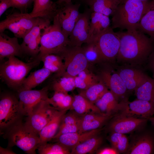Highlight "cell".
Returning a JSON list of instances; mask_svg holds the SVG:
<instances>
[{
	"label": "cell",
	"mask_w": 154,
	"mask_h": 154,
	"mask_svg": "<svg viewBox=\"0 0 154 154\" xmlns=\"http://www.w3.org/2000/svg\"><path fill=\"white\" fill-rule=\"evenodd\" d=\"M120 40L116 64L144 67L154 50V41L137 30L116 33Z\"/></svg>",
	"instance_id": "6da1fadb"
},
{
	"label": "cell",
	"mask_w": 154,
	"mask_h": 154,
	"mask_svg": "<svg viewBox=\"0 0 154 154\" xmlns=\"http://www.w3.org/2000/svg\"><path fill=\"white\" fill-rule=\"evenodd\" d=\"M149 1L124 0L112 15V26L113 29L134 32L147 11Z\"/></svg>",
	"instance_id": "7a4b0ae2"
},
{
	"label": "cell",
	"mask_w": 154,
	"mask_h": 154,
	"mask_svg": "<svg viewBox=\"0 0 154 154\" xmlns=\"http://www.w3.org/2000/svg\"><path fill=\"white\" fill-rule=\"evenodd\" d=\"M7 60L1 62L0 76L8 86L19 90L30 71L38 66L41 61L36 58L27 63L15 56H11Z\"/></svg>",
	"instance_id": "3957f363"
},
{
	"label": "cell",
	"mask_w": 154,
	"mask_h": 154,
	"mask_svg": "<svg viewBox=\"0 0 154 154\" xmlns=\"http://www.w3.org/2000/svg\"><path fill=\"white\" fill-rule=\"evenodd\" d=\"M69 42L68 38L62 31L57 14L53 21L52 24L43 30L40 52L35 58L40 60V59L42 56L47 54L60 55L68 45Z\"/></svg>",
	"instance_id": "277c9868"
},
{
	"label": "cell",
	"mask_w": 154,
	"mask_h": 154,
	"mask_svg": "<svg viewBox=\"0 0 154 154\" xmlns=\"http://www.w3.org/2000/svg\"><path fill=\"white\" fill-rule=\"evenodd\" d=\"M4 132L3 137L8 141V147L15 146L27 154H36L40 143L39 135L27 126L22 120Z\"/></svg>",
	"instance_id": "5b68a950"
},
{
	"label": "cell",
	"mask_w": 154,
	"mask_h": 154,
	"mask_svg": "<svg viewBox=\"0 0 154 154\" xmlns=\"http://www.w3.org/2000/svg\"><path fill=\"white\" fill-rule=\"evenodd\" d=\"M19 99L12 94H2L0 98V132L5 131L24 116Z\"/></svg>",
	"instance_id": "8992f818"
},
{
	"label": "cell",
	"mask_w": 154,
	"mask_h": 154,
	"mask_svg": "<svg viewBox=\"0 0 154 154\" xmlns=\"http://www.w3.org/2000/svg\"><path fill=\"white\" fill-rule=\"evenodd\" d=\"M102 66L98 75L119 102L128 100L130 93L127 90L114 64L106 62L100 63Z\"/></svg>",
	"instance_id": "52a82bcc"
},
{
	"label": "cell",
	"mask_w": 154,
	"mask_h": 154,
	"mask_svg": "<svg viewBox=\"0 0 154 154\" xmlns=\"http://www.w3.org/2000/svg\"><path fill=\"white\" fill-rule=\"evenodd\" d=\"M40 17H34L29 13H14L8 15L0 23V33L8 29L15 37L23 38L38 22Z\"/></svg>",
	"instance_id": "ba28073f"
},
{
	"label": "cell",
	"mask_w": 154,
	"mask_h": 154,
	"mask_svg": "<svg viewBox=\"0 0 154 154\" xmlns=\"http://www.w3.org/2000/svg\"><path fill=\"white\" fill-rule=\"evenodd\" d=\"M104 62L116 63L120 46L119 39L111 27L97 37L94 40Z\"/></svg>",
	"instance_id": "9c48e42d"
},
{
	"label": "cell",
	"mask_w": 154,
	"mask_h": 154,
	"mask_svg": "<svg viewBox=\"0 0 154 154\" xmlns=\"http://www.w3.org/2000/svg\"><path fill=\"white\" fill-rule=\"evenodd\" d=\"M60 55L62 57L64 64V72L61 76L75 77L87 68L89 64L81 46L68 45Z\"/></svg>",
	"instance_id": "30bf717a"
},
{
	"label": "cell",
	"mask_w": 154,
	"mask_h": 154,
	"mask_svg": "<svg viewBox=\"0 0 154 154\" xmlns=\"http://www.w3.org/2000/svg\"><path fill=\"white\" fill-rule=\"evenodd\" d=\"M47 99L42 100L35 106L24 123L27 126L38 135L57 110L50 104Z\"/></svg>",
	"instance_id": "8fae6325"
},
{
	"label": "cell",
	"mask_w": 154,
	"mask_h": 154,
	"mask_svg": "<svg viewBox=\"0 0 154 154\" xmlns=\"http://www.w3.org/2000/svg\"><path fill=\"white\" fill-rule=\"evenodd\" d=\"M50 21L40 18L38 22L22 38L21 46L24 54L35 58L40 51V41L43 30L50 25Z\"/></svg>",
	"instance_id": "7c38bea8"
},
{
	"label": "cell",
	"mask_w": 154,
	"mask_h": 154,
	"mask_svg": "<svg viewBox=\"0 0 154 154\" xmlns=\"http://www.w3.org/2000/svg\"><path fill=\"white\" fill-rule=\"evenodd\" d=\"M114 66L130 93L141 85L149 76L142 67L116 63Z\"/></svg>",
	"instance_id": "4fadbf2b"
},
{
	"label": "cell",
	"mask_w": 154,
	"mask_h": 154,
	"mask_svg": "<svg viewBox=\"0 0 154 154\" xmlns=\"http://www.w3.org/2000/svg\"><path fill=\"white\" fill-rule=\"evenodd\" d=\"M119 102L117 115L148 119L154 114V106L149 102L136 99L132 102L127 100Z\"/></svg>",
	"instance_id": "5bb4252c"
},
{
	"label": "cell",
	"mask_w": 154,
	"mask_h": 154,
	"mask_svg": "<svg viewBox=\"0 0 154 154\" xmlns=\"http://www.w3.org/2000/svg\"><path fill=\"white\" fill-rule=\"evenodd\" d=\"M91 13L89 10L80 13L68 37L69 46L81 47L83 44L90 42L89 33Z\"/></svg>",
	"instance_id": "9a60e30c"
},
{
	"label": "cell",
	"mask_w": 154,
	"mask_h": 154,
	"mask_svg": "<svg viewBox=\"0 0 154 154\" xmlns=\"http://www.w3.org/2000/svg\"><path fill=\"white\" fill-rule=\"evenodd\" d=\"M48 86L38 90H19L18 97L24 116H29L35 106L41 101L48 98Z\"/></svg>",
	"instance_id": "2e32d148"
},
{
	"label": "cell",
	"mask_w": 154,
	"mask_h": 154,
	"mask_svg": "<svg viewBox=\"0 0 154 154\" xmlns=\"http://www.w3.org/2000/svg\"><path fill=\"white\" fill-rule=\"evenodd\" d=\"M60 4L58 20L64 33L68 38L80 15V4L72 2Z\"/></svg>",
	"instance_id": "e0dca14e"
},
{
	"label": "cell",
	"mask_w": 154,
	"mask_h": 154,
	"mask_svg": "<svg viewBox=\"0 0 154 154\" xmlns=\"http://www.w3.org/2000/svg\"><path fill=\"white\" fill-rule=\"evenodd\" d=\"M148 119L116 115L109 127L111 132L124 134L139 129L145 125Z\"/></svg>",
	"instance_id": "ac0fdd59"
},
{
	"label": "cell",
	"mask_w": 154,
	"mask_h": 154,
	"mask_svg": "<svg viewBox=\"0 0 154 154\" xmlns=\"http://www.w3.org/2000/svg\"><path fill=\"white\" fill-rule=\"evenodd\" d=\"M33 7L29 13L32 17L52 21L58 13L60 5L51 0H34Z\"/></svg>",
	"instance_id": "d6986e66"
},
{
	"label": "cell",
	"mask_w": 154,
	"mask_h": 154,
	"mask_svg": "<svg viewBox=\"0 0 154 154\" xmlns=\"http://www.w3.org/2000/svg\"><path fill=\"white\" fill-rule=\"evenodd\" d=\"M24 54L18 38L11 37L3 32L0 33V60L11 56L21 57Z\"/></svg>",
	"instance_id": "ffe728a7"
},
{
	"label": "cell",
	"mask_w": 154,
	"mask_h": 154,
	"mask_svg": "<svg viewBox=\"0 0 154 154\" xmlns=\"http://www.w3.org/2000/svg\"><path fill=\"white\" fill-rule=\"evenodd\" d=\"M102 129H96L82 132H78L63 134L53 139L71 150L76 146L88 139L100 134Z\"/></svg>",
	"instance_id": "44dd1931"
},
{
	"label": "cell",
	"mask_w": 154,
	"mask_h": 154,
	"mask_svg": "<svg viewBox=\"0 0 154 154\" xmlns=\"http://www.w3.org/2000/svg\"><path fill=\"white\" fill-rule=\"evenodd\" d=\"M68 110H57L56 111L50 121L39 133V145L47 143L53 139L58 132L63 116Z\"/></svg>",
	"instance_id": "7402d4cb"
},
{
	"label": "cell",
	"mask_w": 154,
	"mask_h": 154,
	"mask_svg": "<svg viewBox=\"0 0 154 154\" xmlns=\"http://www.w3.org/2000/svg\"><path fill=\"white\" fill-rule=\"evenodd\" d=\"M113 116L97 113H90L80 116L79 130L82 133L100 128Z\"/></svg>",
	"instance_id": "603a6c76"
},
{
	"label": "cell",
	"mask_w": 154,
	"mask_h": 154,
	"mask_svg": "<svg viewBox=\"0 0 154 154\" xmlns=\"http://www.w3.org/2000/svg\"><path fill=\"white\" fill-rule=\"evenodd\" d=\"M154 151V139L148 134L140 135L129 144L126 152L129 154H151Z\"/></svg>",
	"instance_id": "cb8c5ba5"
},
{
	"label": "cell",
	"mask_w": 154,
	"mask_h": 154,
	"mask_svg": "<svg viewBox=\"0 0 154 154\" xmlns=\"http://www.w3.org/2000/svg\"><path fill=\"white\" fill-rule=\"evenodd\" d=\"M109 17L100 13L91 12L89 33L90 42L110 27Z\"/></svg>",
	"instance_id": "d4e9b609"
},
{
	"label": "cell",
	"mask_w": 154,
	"mask_h": 154,
	"mask_svg": "<svg viewBox=\"0 0 154 154\" xmlns=\"http://www.w3.org/2000/svg\"><path fill=\"white\" fill-rule=\"evenodd\" d=\"M104 114L113 116L119 110V102L110 91L108 90L95 103Z\"/></svg>",
	"instance_id": "484cf974"
},
{
	"label": "cell",
	"mask_w": 154,
	"mask_h": 154,
	"mask_svg": "<svg viewBox=\"0 0 154 154\" xmlns=\"http://www.w3.org/2000/svg\"><path fill=\"white\" fill-rule=\"evenodd\" d=\"M73 100L70 110L81 116L90 113L103 114L96 105L79 94L73 96ZM105 115V114H104Z\"/></svg>",
	"instance_id": "4316f807"
},
{
	"label": "cell",
	"mask_w": 154,
	"mask_h": 154,
	"mask_svg": "<svg viewBox=\"0 0 154 154\" xmlns=\"http://www.w3.org/2000/svg\"><path fill=\"white\" fill-rule=\"evenodd\" d=\"M137 30L147 35L154 41V0L148 1L147 11L138 24Z\"/></svg>",
	"instance_id": "83f0119b"
},
{
	"label": "cell",
	"mask_w": 154,
	"mask_h": 154,
	"mask_svg": "<svg viewBox=\"0 0 154 154\" xmlns=\"http://www.w3.org/2000/svg\"><path fill=\"white\" fill-rule=\"evenodd\" d=\"M122 2V0H91L87 3L91 12L112 15Z\"/></svg>",
	"instance_id": "f1b7e54d"
},
{
	"label": "cell",
	"mask_w": 154,
	"mask_h": 154,
	"mask_svg": "<svg viewBox=\"0 0 154 154\" xmlns=\"http://www.w3.org/2000/svg\"><path fill=\"white\" fill-rule=\"evenodd\" d=\"M52 73L49 70L43 67L31 72L25 79L19 90L32 89L43 82L50 76Z\"/></svg>",
	"instance_id": "f546056e"
},
{
	"label": "cell",
	"mask_w": 154,
	"mask_h": 154,
	"mask_svg": "<svg viewBox=\"0 0 154 154\" xmlns=\"http://www.w3.org/2000/svg\"><path fill=\"white\" fill-rule=\"evenodd\" d=\"M43 64V67L52 73L55 74V78L62 75L64 72V64L62 56L54 54H48L42 56L40 59Z\"/></svg>",
	"instance_id": "4dcf8cb0"
},
{
	"label": "cell",
	"mask_w": 154,
	"mask_h": 154,
	"mask_svg": "<svg viewBox=\"0 0 154 154\" xmlns=\"http://www.w3.org/2000/svg\"><path fill=\"white\" fill-rule=\"evenodd\" d=\"M102 137L98 135L91 137L73 148L70 152L72 154L93 153L96 151L103 142Z\"/></svg>",
	"instance_id": "1f68e13d"
},
{
	"label": "cell",
	"mask_w": 154,
	"mask_h": 154,
	"mask_svg": "<svg viewBox=\"0 0 154 154\" xmlns=\"http://www.w3.org/2000/svg\"><path fill=\"white\" fill-rule=\"evenodd\" d=\"M134 92L137 99L148 101L154 106V78L149 76Z\"/></svg>",
	"instance_id": "d6a6232c"
},
{
	"label": "cell",
	"mask_w": 154,
	"mask_h": 154,
	"mask_svg": "<svg viewBox=\"0 0 154 154\" xmlns=\"http://www.w3.org/2000/svg\"><path fill=\"white\" fill-rule=\"evenodd\" d=\"M73 100V96L60 92H54L52 97L47 100L52 106L58 111L70 110Z\"/></svg>",
	"instance_id": "836d02e7"
},
{
	"label": "cell",
	"mask_w": 154,
	"mask_h": 154,
	"mask_svg": "<svg viewBox=\"0 0 154 154\" xmlns=\"http://www.w3.org/2000/svg\"><path fill=\"white\" fill-rule=\"evenodd\" d=\"M108 90V88L100 80L87 89L81 90L79 94L91 102L95 103Z\"/></svg>",
	"instance_id": "e575fe53"
},
{
	"label": "cell",
	"mask_w": 154,
	"mask_h": 154,
	"mask_svg": "<svg viewBox=\"0 0 154 154\" xmlns=\"http://www.w3.org/2000/svg\"><path fill=\"white\" fill-rule=\"evenodd\" d=\"M100 80L98 76L90 72L87 68L82 71L74 77L76 88L85 90Z\"/></svg>",
	"instance_id": "d590c367"
},
{
	"label": "cell",
	"mask_w": 154,
	"mask_h": 154,
	"mask_svg": "<svg viewBox=\"0 0 154 154\" xmlns=\"http://www.w3.org/2000/svg\"><path fill=\"white\" fill-rule=\"evenodd\" d=\"M52 86L54 92L68 93L76 88L74 77L64 75L55 78Z\"/></svg>",
	"instance_id": "8d00e7d4"
},
{
	"label": "cell",
	"mask_w": 154,
	"mask_h": 154,
	"mask_svg": "<svg viewBox=\"0 0 154 154\" xmlns=\"http://www.w3.org/2000/svg\"><path fill=\"white\" fill-rule=\"evenodd\" d=\"M82 47L89 64L100 63L104 62L94 41L85 43L84 46Z\"/></svg>",
	"instance_id": "74e56055"
},
{
	"label": "cell",
	"mask_w": 154,
	"mask_h": 154,
	"mask_svg": "<svg viewBox=\"0 0 154 154\" xmlns=\"http://www.w3.org/2000/svg\"><path fill=\"white\" fill-rule=\"evenodd\" d=\"M109 140L112 147L116 149L119 153H126L129 144L128 139L125 134L112 132Z\"/></svg>",
	"instance_id": "f35d334b"
},
{
	"label": "cell",
	"mask_w": 154,
	"mask_h": 154,
	"mask_svg": "<svg viewBox=\"0 0 154 154\" xmlns=\"http://www.w3.org/2000/svg\"><path fill=\"white\" fill-rule=\"evenodd\" d=\"M37 149L40 154H70V150L59 143L44 144L38 145Z\"/></svg>",
	"instance_id": "ab89813d"
},
{
	"label": "cell",
	"mask_w": 154,
	"mask_h": 154,
	"mask_svg": "<svg viewBox=\"0 0 154 154\" xmlns=\"http://www.w3.org/2000/svg\"><path fill=\"white\" fill-rule=\"evenodd\" d=\"M70 110L71 112L68 113L67 112L64 115L60 126L76 124H80L81 116L77 115L72 111Z\"/></svg>",
	"instance_id": "60d3db41"
},
{
	"label": "cell",
	"mask_w": 154,
	"mask_h": 154,
	"mask_svg": "<svg viewBox=\"0 0 154 154\" xmlns=\"http://www.w3.org/2000/svg\"><path fill=\"white\" fill-rule=\"evenodd\" d=\"M79 127V124L60 126L57 133L52 139L62 134L78 132Z\"/></svg>",
	"instance_id": "b9f144b4"
},
{
	"label": "cell",
	"mask_w": 154,
	"mask_h": 154,
	"mask_svg": "<svg viewBox=\"0 0 154 154\" xmlns=\"http://www.w3.org/2000/svg\"><path fill=\"white\" fill-rule=\"evenodd\" d=\"M13 7L20 9L21 11H26L34 0H11Z\"/></svg>",
	"instance_id": "7bdbcfd3"
},
{
	"label": "cell",
	"mask_w": 154,
	"mask_h": 154,
	"mask_svg": "<svg viewBox=\"0 0 154 154\" xmlns=\"http://www.w3.org/2000/svg\"><path fill=\"white\" fill-rule=\"evenodd\" d=\"M144 68L151 72L152 77L154 78V50L149 55Z\"/></svg>",
	"instance_id": "ee69618b"
},
{
	"label": "cell",
	"mask_w": 154,
	"mask_h": 154,
	"mask_svg": "<svg viewBox=\"0 0 154 154\" xmlns=\"http://www.w3.org/2000/svg\"><path fill=\"white\" fill-rule=\"evenodd\" d=\"M13 7L11 0H0V17L7 9Z\"/></svg>",
	"instance_id": "f6af8a7d"
},
{
	"label": "cell",
	"mask_w": 154,
	"mask_h": 154,
	"mask_svg": "<svg viewBox=\"0 0 154 154\" xmlns=\"http://www.w3.org/2000/svg\"><path fill=\"white\" fill-rule=\"evenodd\" d=\"M98 154H119L118 151L114 147H107L98 151Z\"/></svg>",
	"instance_id": "bcb514c9"
},
{
	"label": "cell",
	"mask_w": 154,
	"mask_h": 154,
	"mask_svg": "<svg viewBox=\"0 0 154 154\" xmlns=\"http://www.w3.org/2000/svg\"><path fill=\"white\" fill-rule=\"evenodd\" d=\"M0 154H16L12 150L10 149L9 147H7L6 148H3L1 146L0 147Z\"/></svg>",
	"instance_id": "7dc6e473"
},
{
	"label": "cell",
	"mask_w": 154,
	"mask_h": 154,
	"mask_svg": "<svg viewBox=\"0 0 154 154\" xmlns=\"http://www.w3.org/2000/svg\"><path fill=\"white\" fill-rule=\"evenodd\" d=\"M72 0H58L57 2L59 4L69 3L72 2Z\"/></svg>",
	"instance_id": "c3c4849f"
},
{
	"label": "cell",
	"mask_w": 154,
	"mask_h": 154,
	"mask_svg": "<svg viewBox=\"0 0 154 154\" xmlns=\"http://www.w3.org/2000/svg\"><path fill=\"white\" fill-rule=\"evenodd\" d=\"M148 120L149 121H150L151 122V124H152V125L154 127V117L152 116V117H150L148 119Z\"/></svg>",
	"instance_id": "681fc988"
},
{
	"label": "cell",
	"mask_w": 154,
	"mask_h": 154,
	"mask_svg": "<svg viewBox=\"0 0 154 154\" xmlns=\"http://www.w3.org/2000/svg\"><path fill=\"white\" fill-rule=\"evenodd\" d=\"M123 0H122V1ZM140 0V1H151V0Z\"/></svg>",
	"instance_id": "f907efd6"
},
{
	"label": "cell",
	"mask_w": 154,
	"mask_h": 154,
	"mask_svg": "<svg viewBox=\"0 0 154 154\" xmlns=\"http://www.w3.org/2000/svg\"><path fill=\"white\" fill-rule=\"evenodd\" d=\"M84 1H86L87 3L89 1H90L91 0H84Z\"/></svg>",
	"instance_id": "816d5d0a"
}]
</instances>
